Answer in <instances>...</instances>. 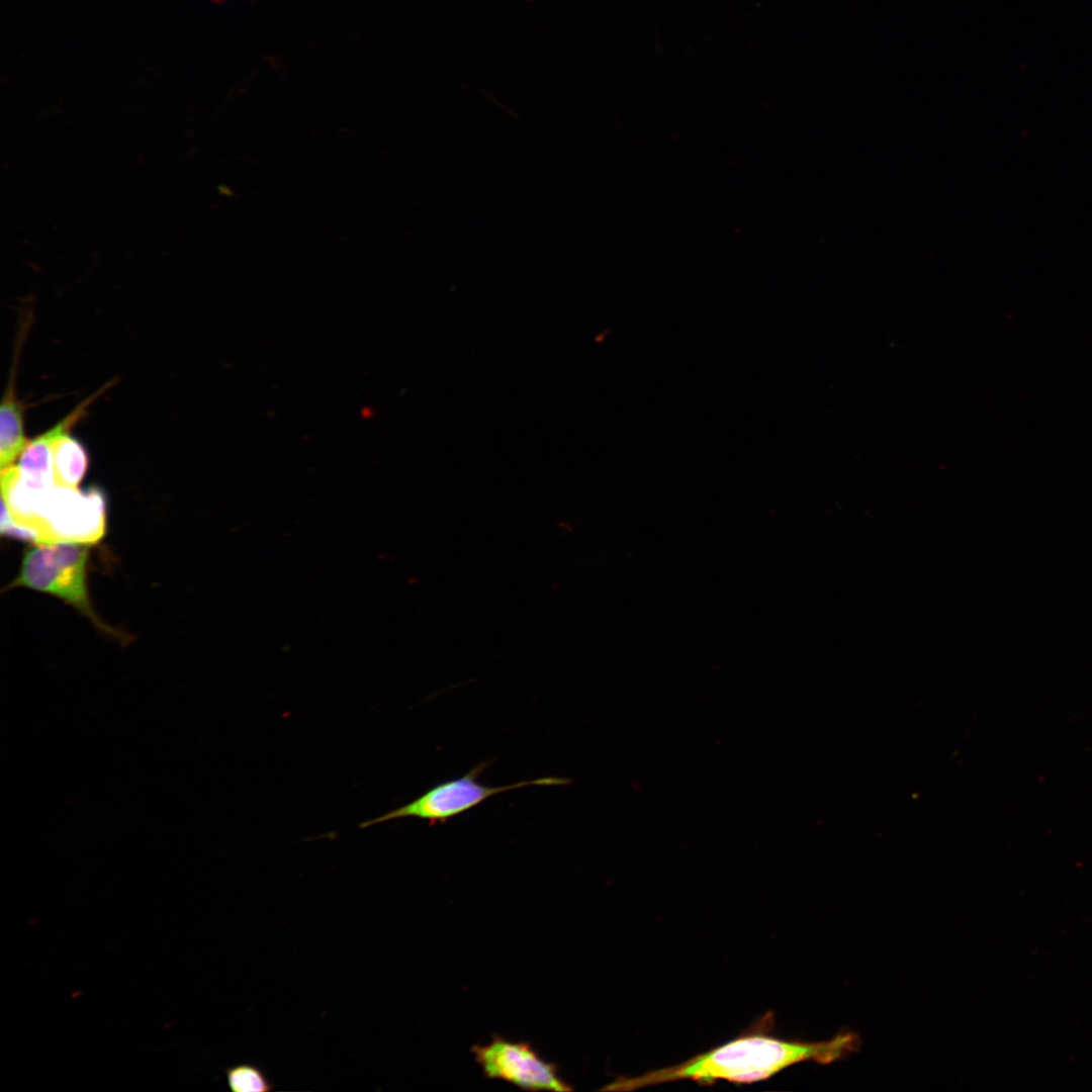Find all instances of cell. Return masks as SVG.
<instances>
[{
    "label": "cell",
    "instance_id": "4",
    "mask_svg": "<svg viewBox=\"0 0 1092 1092\" xmlns=\"http://www.w3.org/2000/svg\"><path fill=\"white\" fill-rule=\"evenodd\" d=\"M39 518L50 543L94 544L106 530L105 497L98 487L80 491L55 484L44 494Z\"/></svg>",
    "mask_w": 1092,
    "mask_h": 1092
},
{
    "label": "cell",
    "instance_id": "7",
    "mask_svg": "<svg viewBox=\"0 0 1092 1092\" xmlns=\"http://www.w3.org/2000/svg\"><path fill=\"white\" fill-rule=\"evenodd\" d=\"M23 410L14 389L9 387L0 410V464L1 469L12 465L22 454L29 441L24 434Z\"/></svg>",
    "mask_w": 1092,
    "mask_h": 1092
},
{
    "label": "cell",
    "instance_id": "9",
    "mask_svg": "<svg viewBox=\"0 0 1092 1092\" xmlns=\"http://www.w3.org/2000/svg\"><path fill=\"white\" fill-rule=\"evenodd\" d=\"M229 1088L234 1092H268L273 1084L258 1066L242 1063L225 1070Z\"/></svg>",
    "mask_w": 1092,
    "mask_h": 1092
},
{
    "label": "cell",
    "instance_id": "8",
    "mask_svg": "<svg viewBox=\"0 0 1092 1092\" xmlns=\"http://www.w3.org/2000/svg\"><path fill=\"white\" fill-rule=\"evenodd\" d=\"M55 484L78 487L84 478L89 458L84 446L68 433L61 435L54 444Z\"/></svg>",
    "mask_w": 1092,
    "mask_h": 1092
},
{
    "label": "cell",
    "instance_id": "3",
    "mask_svg": "<svg viewBox=\"0 0 1092 1092\" xmlns=\"http://www.w3.org/2000/svg\"><path fill=\"white\" fill-rule=\"evenodd\" d=\"M485 766V762H481L464 776L440 783L412 802L374 819L362 822L359 827L366 828L410 817L425 820L430 826H433L437 823H446L449 819L480 805L488 798L507 791L529 786H564L571 782L564 778L544 777L506 786L490 787L478 780Z\"/></svg>",
    "mask_w": 1092,
    "mask_h": 1092
},
{
    "label": "cell",
    "instance_id": "1",
    "mask_svg": "<svg viewBox=\"0 0 1092 1092\" xmlns=\"http://www.w3.org/2000/svg\"><path fill=\"white\" fill-rule=\"evenodd\" d=\"M771 1013H766L757 1021L755 1028L722 1045L676 1065L639 1076L618 1077L603 1090L634 1091L681 1080H692L700 1085H713L719 1080L751 1084L768 1079L798 1063H833L856 1052L860 1044L858 1035L850 1031L823 1041L782 1039L766 1033L771 1027Z\"/></svg>",
    "mask_w": 1092,
    "mask_h": 1092
},
{
    "label": "cell",
    "instance_id": "5",
    "mask_svg": "<svg viewBox=\"0 0 1092 1092\" xmlns=\"http://www.w3.org/2000/svg\"><path fill=\"white\" fill-rule=\"evenodd\" d=\"M475 1061L483 1074L526 1090L571 1091L554 1063L544 1060L526 1041H514L494 1035L486 1044H475Z\"/></svg>",
    "mask_w": 1092,
    "mask_h": 1092
},
{
    "label": "cell",
    "instance_id": "6",
    "mask_svg": "<svg viewBox=\"0 0 1092 1092\" xmlns=\"http://www.w3.org/2000/svg\"><path fill=\"white\" fill-rule=\"evenodd\" d=\"M98 394L99 392L88 397L56 426L28 443L17 465L23 483L36 489H46L55 485L54 444L61 435L70 432L80 421Z\"/></svg>",
    "mask_w": 1092,
    "mask_h": 1092
},
{
    "label": "cell",
    "instance_id": "2",
    "mask_svg": "<svg viewBox=\"0 0 1092 1092\" xmlns=\"http://www.w3.org/2000/svg\"><path fill=\"white\" fill-rule=\"evenodd\" d=\"M87 562L85 544L65 541L35 544L24 552L19 572L7 588L24 586L55 596L87 616L102 631L114 635L90 604Z\"/></svg>",
    "mask_w": 1092,
    "mask_h": 1092
}]
</instances>
